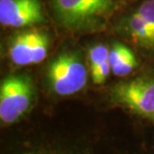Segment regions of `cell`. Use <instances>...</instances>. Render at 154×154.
I'll list each match as a JSON object with an SVG mask.
<instances>
[{
    "label": "cell",
    "instance_id": "11",
    "mask_svg": "<svg viewBox=\"0 0 154 154\" xmlns=\"http://www.w3.org/2000/svg\"><path fill=\"white\" fill-rule=\"evenodd\" d=\"M150 121H152V122L154 123V116L152 117V118H151V119H150Z\"/></svg>",
    "mask_w": 154,
    "mask_h": 154
},
{
    "label": "cell",
    "instance_id": "9",
    "mask_svg": "<svg viewBox=\"0 0 154 154\" xmlns=\"http://www.w3.org/2000/svg\"><path fill=\"white\" fill-rule=\"evenodd\" d=\"M87 64L89 76L95 85H102L111 74L109 62V46L103 43H95L88 48Z\"/></svg>",
    "mask_w": 154,
    "mask_h": 154
},
{
    "label": "cell",
    "instance_id": "7",
    "mask_svg": "<svg viewBox=\"0 0 154 154\" xmlns=\"http://www.w3.org/2000/svg\"><path fill=\"white\" fill-rule=\"evenodd\" d=\"M36 87L31 76L25 73L9 74L0 85V121L2 125L19 122L32 109Z\"/></svg>",
    "mask_w": 154,
    "mask_h": 154
},
{
    "label": "cell",
    "instance_id": "5",
    "mask_svg": "<svg viewBox=\"0 0 154 154\" xmlns=\"http://www.w3.org/2000/svg\"><path fill=\"white\" fill-rule=\"evenodd\" d=\"M109 99L113 105L150 120L154 116V71L115 83Z\"/></svg>",
    "mask_w": 154,
    "mask_h": 154
},
{
    "label": "cell",
    "instance_id": "4",
    "mask_svg": "<svg viewBox=\"0 0 154 154\" xmlns=\"http://www.w3.org/2000/svg\"><path fill=\"white\" fill-rule=\"evenodd\" d=\"M114 31L144 56L154 59V0H143L120 15Z\"/></svg>",
    "mask_w": 154,
    "mask_h": 154
},
{
    "label": "cell",
    "instance_id": "1",
    "mask_svg": "<svg viewBox=\"0 0 154 154\" xmlns=\"http://www.w3.org/2000/svg\"><path fill=\"white\" fill-rule=\"evenodd\" d=\"M3 154H154V146L118 135L39 132L16 136Z\"/></svg>",
    "mask_w": 154,
    "mask_h": 154
},
{
    "label": "cell",
    "instance_id": "2",
    "mask_svg": "<svg viewBox=\"0 0 154 154\" xmlns=\"http://www.w3.org/2000/svg\"><path fill=\"white\" fill-rule=\"evenodd\" d=\"M53 19L72 35L101 32L112 19L117 0H48Z\"/></svg>",
    "mask_w": 154,
    "mask_h": 154
},
{
    "label": "cell",
    "instance_id": "8",
    "mask_svg": "<svg viewBox=\"0 0 154 154\" xmlns=\"http://www.w3.org/2000/svg\"><path fill=\"white\" fill-rule=\"evenodd\" d=\"M0 23L18 30L44 26L47 17L41 0H0Z\"/></svg>",
    "mask_w": 154,
    "mask_h": 154
},
{
    "label": "cell",
    "instance_id": "6",
    "mask_svg": "<svg viewBox=\"0 0 154 154\" xmlns=\"http://www.w3.org/2000/svg\"><path fill=\"white\" fill-rule=\"evenodd\" d=\"M51 44V33L44 26L18 29L6 38L5 54L14 67L31 66L46 59Z\"/></svg>",
    "mask_w": 154,
    "mask_h": 154
},
{
    "label": "cell",
    "instance_id": "10",
    "mask_svg": "<svg viewBox=\"0 0 154 154\" xmlns=\"http://www.w3.org/2000/svg\"><path fill=\"white\" fill-rule=\"evenodd\" d=\"M109 62L112 74L121 78L130 75L139 65L134 51L120 41L113 42L109 46Z\"/></svg>",
    "mask_w": 154,
    "mask_h": 154
},
{
    "label": "cell",
    "instance_id": "3",
    "mask_svg": "<svg viewBox=\"0 0 154 154\" xmlns=\"http://www.w3.org/2000/svg\"><path fill=\"white\" fill-rule=\"evenodd\" d=\"M89 69L87 58L75 46H64L56 52L45 67V84L52 94L68 97L86 87Z\"/></svg>",
    "mask_w": 154,
    "mask_h": 154
},
{
    "label": "cell",
    "instance_id": "12",
    "mask_svg": "<svg viewBox=\"0 0 154 154\" xmlns=\"http://www.w3.org/2000/svg\"><path fill=\"white\" fill-rule=\"evenodd\" d=\"M124 1H134V0H124Z\"/></svg>",
    "mask_w": 154,
    "mask_h": 154
}]
</instances>
